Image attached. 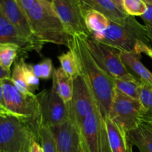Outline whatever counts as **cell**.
I'll return each mask as SVG.
<instances>
[{
	"label": "cell",
	"mask_w": 152,
	"mask_h": 152,
	"mask_svg": "<svg viewBox=\"0 0 152 152\" xmlns=\"http://www.w3.org/2000/svg\"><path fill=\"white\" fill-rule=\"evenodd\" d=\"M52 6L65 31L71 36L84 39L91 35L85 22V12L80 0H53Z\"/></svg>",
	"instance_id": "obj_8"
},
{
	"label": "cell",
	"mask_w": 152,
	"mask_h": 152,
	"mask_svg": "<svg viewBox=\"0 0 152 152\" xmlns=\"http://www.w3.org/2000/svg\"><path fill=\"white\" fill-rule=\"evenodd\" d=\"M33 71L39 79L49 80L53 76V65L50 59H45L37 65H33Z\"/></svg>",
	"instance_id": "obj_28"
},
{
	"label": "cell",
	"mask_w": 152,
	"mask_h": 152,
	"mask_svg": "<svg viewBox=\"0 0 152 152\" xmlns=\"http://www.w3.org/2000/svg\"><path fill=\"white\" fill-rule=\"evenodd\" d=\"M120 59L131 74L140 80L142 85L152 88V72L140 61L141 54L121 51Z\"/></svg>",
	"instance_id": "obj_16"
},
{
	"label": "cell",
	"mask_w": 152,
	"mask_h": 152,
	"mask_svg": "<svg viewBox=\"0 0 152 152\" xmlns=\"http://www.w3.org/2000/svg\"><path fill=\"white\" fill-rule=\"evenodd\" d=\"M85 39L97 65L111 77L125 78L132 75L120 59L121 50L94 39L91 35Z\"/></svg>",
	"instance_id": "obj_7"
},
{
	"label": "cell",
	"mask_w": 152,
	"mask_h": 152,
	"mask_svg": "<svg viewBox=\"0 0 152 152\" xmlns=\"http://www.w3.org/2000/svg\"><path fill=\"white\" fill-rule=\"evenodd\" d=\"M39 143L43 152H59L50 127L42 126L39 133Z\"/></svg>",
	"instance_id": "obj_26"
},
{
	"label": "cell",
	"mask_w": 152,
	"mask_h": 152,
	"mask_svg": "<svg viewBox=\"0 0 152 152\" xmlns=\"http://www.w3.org/2000/svg\"><path fill=\"white\" fill-rule=\"evenodd\" d=\"M41 112L42 126L62 124L70 120L69 104L64 102L52 86L37 94Z\"/></svg>",
	"instance_id": "obj_11"
},
{
	"label": "cell",
	"mask_w": 152,
	"mask_h": 152,
	"mask_svg": "<svg viewBox=\"0 0 152 152\" xmlns=\"http://www.w3.org/2000/svg\"><path fill=\"white\" fill-rule=\"evenodd\" d=\"M105 124L111 152H132V146L128 141L127 133L108 117H105Z\"/></svg>",
	"instance_id": "obj_17"
},
{
	"label": "cell",
	"mask_w": 152,
	"mask_h": 152,
	"mask_svg": "<svg viewBox=\"0 0 152 152\" xmlns=\"http://www.w3.org/2000/svg\"><path fill=\"white\" fill-rule=\"evenodd\" d=\"M1 84L7 110L27 126L34 140L39 142L42 123L37 95L34 93L28 94L21 93L13 85L11 79L1 80Z\"/></svg>",
	"instance_id": "obj_3"
},
{
	"label": "cell",
	"mask_w": 152,
	"mask_h": 152,
	"mask_svg": "<svg viewBox=\"0 0 152 152\" xmlns=\"http://www.w3.org/2000/svg\"><path fill=\"white\" fill-rule=\"evenodd\" d=\"M141 18L145 22V25H152V4H147L146 10L141 16Z\"/></svg>",
	"instance_id": "obj_32"
},
{
	"label": "cell",
	"mask_w": 152,
	"mask_h": 152,
	"mask_svg": "<svg viewBox=\"0 0 152 152\" xmlns=\"http://www.w3.org/2000/svg\"><path fill=\"white\" fill-rule=\"evenodd\" d=\"M0 106H1L2 108H4V110H7V111H8L7 108V107H6L5 100H4V92H3V88H2V84H1V80H0ZM10 114H11V113H10Z\"/></svg>",
	"instance_id": "obj_35"
},
{
	"label": "cell",
	"mask_w": 152,
	"mask_h": 152,
	"mask_svg": "<svg viewBox=\"0 0 152 152\" xmlns=\"http://www.w3.org/2000/svg\"><path fill=\"white\" fill-rule=\"evenodd\" d=\"M50 129L59 152H86L81 132L71 120Z\"/></svg>",
	"instance_id": "obj_12"
},
{
	"label": "cell",
	"mask_w": 152,
	"mask_h": 152,
	"mask_svg": "<svg viewBox=\"0 0 152 152\" xmlns=\"http://www.w3.org/2000/svg\"><path fill=\"white\" fill-rule=\"evenodd\" d=\"M145 28H146L148 37H149L150 41H151V45H152V25H145Z\"/></svg>",
	"instance_id": "obj_36"
},
{
	"label": "cell",
	"mask_w": 152,
	"mask_h": 152,
	"mask_svg": "<svg viewBox=\"0 0 152 152\" xmlns=\"http://www.w3.org/2000/svg\"><path fill=\"white\" fill-rule=\"evenodd\" d=\"M61 68L64 72L74 80L78 76L82 75L80 62L75 52L70 48L68 51L58 56Z\"/></svg>",
	"instance_id": "obj_22"
},
{
	"label": "cell",
	"mask_w": 152,
	"mask_h": 152,
	"mask_svg": "<svg viewBox=\"0 0 152 152\" xmlns=\"http://www.w3.org/2000/svg\"><path fill=\"white\" fill-rule=\"evenodd\" d=\"M0 8L4 16L19 30V31L25 37L35 42L42 44L39 42L34 36L28 18L16 0H0Z\"/></svg>",
	"instance_id": "obj_14"
},
{
	"label": "cell",
	"mask_w": 152,
	"mask_h": 152,
	"mask_svg": "<svg viewBox=\"0 0 152 152\" xmlns=\"http://www.w3.org/2000/svg\"><path fill=\"white\" fill-rule=\"evenodd\" d=\"M32 140L34 137L20 120L0 115V152H23Z\"/></svg>",
	"instance_id": "obj_5"
},
{
	"label": "cell",
	"mask_w": 152,
	"mask_h": 152,
	"mask_svg": "<svg viewBox=\"0 0 152 152\" xmlns=\"http://www.w3.org/2000/svg\"><path fill=\"white\" fill-rule=\"evenodd\" d=\"M85 14L88 10H94L100 12L111 22L123 23L129 15L120 9L112 0H80Z\"/></svg>",
	"instance_id": "obj_15"
},
{
	"label": "cell",
	"mask_w": 152,
	"mask_h": 152,
	"mask_svg": "<svg viewBox=\"0 0 152 152\" xmlns=\"http://www.w3.org/2000/svg\"><path fill=\"white\" fill-rule=\"evenodd\" d=\"M30 152H43L39 142L36 140H32L30 147Z\"/></svg>",
	"instance_id": "obj_34"
},
{
	"label": "cell",
	"mask_w": 152,
	"mask_h": 152,
	"mask_svg": "<svg viewBox=\"0 0 152 152\" xmlns=\"http://www.w3.org/2000/svg\"><path fill=\"white\" fill-rule=\"evenodd\" d=\"M141 123H142V124H144L145 126H146L147 127L149 128V129L152 131V120H142V121H141Z\"/></svg>",
	"instance_id": "obj_38"
},
{
	"label": "cell",
	"mask_w": 152,
	"mask_h": 152,
	"mask_svg": "<svg viewBox=\"0 0 152 152\" xmlns=\"http://www.w3.org/2000/svg\"><path fill=\"white\" fill-rule=\"evenodd\" d=\"M70 48L75 52L78 58L82 75L91 89L102 115L108 117L115 94L114 78L97 65L84 38L78 36L72 37Z\"/></svg>",
	"instance_id": "obj_1"
},
{
	"label": "cell",
	"mask_w": 152,
	"mask_h": 152,
	"mask_svg": "<svg viewBox=\"0 0 152 152\" xmlns=\"http://www.w3.org/2000/svg\"><path fill=\"white\" fill-rule=\"evenodd\" d=\"M142 106L140 100L133 99L115 90L108 117L126 133L141 123Z\"/></svg>",
	"instance_id": "obj_9"
},
{
	"label": "cell",
	"mask_w": 152,
	"mask_h": 152,
	"mask_svg": "<svg viewBox=\"0 0 152 152\" xmlns=\"http://www.w3.org/2000/svg\"><path fill=\"white\" fill-rule=\"evenodd\" d=\"M25 15L33 34L39 42L42 44L62 45L69 48L72 37L65 31L51 3L45 0H37Z\"/></svg>",
	"instance_id": "obj_2"
},
{
	"label": "cell",
	"mask_w": 152,
	"mask_h": 152,
	"mask_svg": "<svg viewBox=\"0 0 152 152\" xmlns=\"http://www.w3.org/2000/svg\"><path fill=\"white\" fill-rule=\"evenodd\" d=\"M137 53L141 54V53H145L146 56L150 57L152 59V48L147 45L143 42H139L137 46Z\"/></svg>",
	"instance_id": "obj_30"
},
{
	"label": "cell",
	"mask_w": 152,
	"mask_h": 152,
	"mask_svg": "<svg viewBox=\"0 0 152 152\" xmlns=\"http://www.w3.org/2000/svg\"><path fill=\"white\" fill-rule=\"evenodd\" d=\"M11 79V72L0 65V80Z\"/></svg>",
	"instance_id": "obj_33"
},
{
	"label": "cell",
	"mask_w": 152,
	"mask_h": 152,
	"mask_svg": "<svg viewBox=\"0 0 152 152\" xmlns=\"http://www.w3.org/2000/svg\"><path fill=\"white\" fill-rule=\"evenodd\" d=\"M20 51L19 47L11 44H0V65L10 71V68Z\"/></svg>",
	"instance_id": "obj_24"
},
{
	"label": "cell",
	"mask_w": 152,
	"mask_h": 152,
	"mask_svg": "<svg viewBox=\"0 0 152 152\" xmlns=\"http://www.w3.org/2000/svg\"><path fill=\"white\" fill-rule=\"evenodd\" d=\"M127 138L129 145L137 147L140 152H152V131L142 123L128 132Z\"/></svg>",
	"instance_id": "obj_18"
},
{
	"label": "cell",
	"mask_w": 152,
	"mask_h": 152,
	"mask_svg": "<svg viewBox=\"0 0 152 152\" xmlns=\"http://www.w3.org/2000/svg\"><path fill=\"white\" fill-rule=\"evenodd\" d=\"M23 58L15 62L13 71L11 73V80L16 88L24 94H28L32 92L30 91L25 79L23 71Z\"/></svg>",
	"instance_id": "obj_25"
},
{
	"label": "cell",
	"mask_w": 152,
	"mask_h": 152,
	"mask_svg": "<svg viewBox=\"0 0 152 152\" xmlns=\"http://www.w3.org/2000/svg\"><path fill=\"white\" fill-rule=\"evenodd\" d=\"M0 44H11L18 46L22 53L34 51L40 53L42 44L29 39L4 16L0 8Z\"/></svg>",
	"instance_id": "obj_13"
},
{
	"label": "cell",
	"mask_w": 152,
	"mask_h": 152,
	"mask_svg": "<svg viewBox=\"0 0 152 152\" xmlns=\"http://www.w3.org/2000/svg\"><path fill=\"white\" fill-rule=\"evenodd\" d=\"M23 71L28 88L30 91L34 93V91L38 88L39 85V79L36 77L34 74L33 71V65L26 63L25 60L23 61Z\"/></svg>",
	"instance_id": "obj_29"
},
{
	"label": "cell",
	"mask_w": 152,
	"mask_h": 152,
	"mask_svg": "<svg viewBox=\"0 0 152 152\" xmlns=\"http://www.w3.org/2000/svg\"><path fill=\"white\" fill-rule=\"evenodd\" d=\"M122 6L123 11L131 16H141L147 7L142 0H122Z\"/></svg>",
	"instance_id": "obj_27"
},
{
	"label": "cell",
	"mask_w": 152,
	"mask_h": 152,
	"mask_svg": "<svg viewBox=\"0 0 152 152\" xmlns=\"http://www.w3.org/2000/svg\"><path fill=\"white\" fill-rule=\"evenodd\" d=\"M73 94L69 103L70 120L80 129L86 116L98 106L95 96L83 75L73 80Z\"/></svg>",
	"instance_id": "obj_10"
},
{
	"label": "cell",
	"mask_w": 152,
	"mask_h": 152,
	"mask_svg": "<svg viewBox=\"0 0 152 152\" xmlns=\"http://www.w3.org/2000/svg\"><path fill=\"white\" fill-rule=\"evenodd\" d=\"M142 106L141 121L152 120V88L142 85L140 89V98Z\"/></svg>",
	"instance_id": "obj_23"
},
{
	"label": "cell",
	"mask_w": 152,
	"mask_h": 152,
	"mask_svg": "<svg viewBox=\"0 0 152 152\" xmlns=\"http://www.w3.org/2000/svg\"><path fill=\"white\" fill-rule=\"evenodd\" d=\"M30 147H31V146H30ZM30 147H29V148H27V149H25L23 152H30Z\"/></svg>",
	"instance_id": "obj_41"
},
{
	"label": "cell",
	"mask_w": 152,
	"mask_h": 152,
	"mask_svg": "<svg viewBox=\"0 0 152 152\" xmlns=\"http://www.w3.org/2000/svg\"><path fill=\"white\" fill-rule=\"evenodd\" d=\"M45 1H48V2H50V3H52V1H53V0H45Z\"/></svg>",
	"instance_id": "obj_42"
},
{
	"label": "cell",
	"mask_w": 152,
	"mask_h": 152,
	"mask_svg": "<svg viewBox=\"0 0 152 152\" xmlns=\"http://www.w3.org/2000/svg\"><path fill=\"white\" fill-rule=\"evenodd\" d=\"M112 1H114V2L119 7H120V9H121V10L123 11V6H122V0H112Z\"/></svg>",
	"instance_id": "obj_39"
},
{
	"label": "cell",
	"mask_w": 152,
	"mask_h": 152,
	"mask_svg": "<svg viewBox=\"0 0 152 152\" xmlns=\"http://www.w3.org/2000/svg\"><path fill=\"white\" fill-rule=\"evenodd\" d=\"M80 130L86 152H111L105 117L99 106L86 116Z\"/></svg>",
	"instance_id": "obj_6"
},
{
	"label": "cell",
	"mask_w": 152,
	"mask_h": 152,
	"mask_svg": "<svg viewBox=\"0 0 152 152\" xmlns=\"http://www.w3.org/2000/svg\"><path fill=\"white\" fill-rule=\"evenodd\" d=\"M85 22L91 34L102 33L108 29L111 20L107 16L96 10H88L85 14Z\"/></svg>",
	"instance_id": "obj_21"
},
{
	"label": "cell",
	"mask_w": 152,
	"mask_h": 152,
	"mask_svg": "<svg viewBox=\"0 0 152 152\" xmlns=\"http://www.w3.org/2000/svg\"><path fill=\"white\" fill-rule=\"evenodd\" d=\"M25 13L34 5L37 0H16Z\"/></svg>",
	"instance_id": "obj_31"
},
{
	"label": "cell",
	"mask_w": 152,
	"mask_h": 152,
	"mask_svg": "<svg viewBox=\"0 0 152 152\" xmlns=\"http://www.w3.org/2000/svg\"><path fill=\"white\" fill-rule=\"evenodd\" d=\"M114 82L116 91L126 96L139 100L140 89L142 83L135 76L132 74L125 78L114 79Z\"/></svg>",
	"instance_id": "obj_20"
},
{
	"label": "cell",
	"mask_w": 152,
	"mask_h": 152,
	"mask_svg": "<svg viewBox=\"0 0 152 152\" xmlns=\"http://www.w3.org/2000/svg\"><path fill=\"white\" fill-rule=\"evenodd\" d=\"M52 86L64 102L69 104L73 94V79L68 77L61 67L55 69L53 72Z\"/></svg>",
	"instance_id": "obj_19"
},
{
	"label": "cell",
	"mask_w": 152,
	"mask_h": 152,
	"mask_svg": "<svg viewBox=\"0 0 152 152\" xmlns=\"http://www.w3.org/2000/svg\"><path fill=\"white\" fill-rule=\"evenodd\" d=\"M142 1L147 4H152V0H142Z\"/></svg>",
	"instance_id": "obj_40"
},
{
	"label": "cell",
	"mask_w": 152,
	"mask_h": 152,
	"mask_svg": "<svg viewBox=\"0 0 152 152\" xmlns=\"http://www.w3.org/2000/svg\"><path fill=\"white\" fill-rule=\"evenodd\" d=\"M91 37L100 42L129 53H137V46L140 42L152 48L145 25L131 16H128L122 24L111 21L108 29L102 33L91 34Z\"/></svg>",
	"instance_id": "obj_4"
},
{
	"label": "cell",
	"mask_w": 152,
	"mask_h": 152,
	"mask_svg": "<svg viewBox=\"0 0 152 152\" xmlns=\"http://www.w3.org/2000/svg\"><path fill=\"white\" fill-rule=\"evenodd\" d=\"M0 115L2 116H13L11 114H10V111H7V110H4V108H1L0 106Z\"/></svg>",
	"instance_id": "obj_37"
}]
</instances>
